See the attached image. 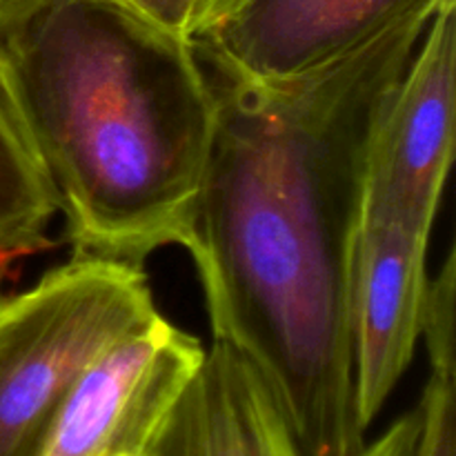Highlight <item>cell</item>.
Segmentation results:
<instances>
[{"mask_svg": "<svg viewBox=\"0 0 456 456\" xmlns=\"http://www.w3.org/2000/svg\"><path fill=\"white\" fill-rule=\"evenodd\" d=\"M52 194L0 107V261L49 248Z\"/></svg>", "mask_w": 456, "mask_h": 456, "instance_id": "9", "label": "cell"}, {"mask_svg": "<svg viewBox=\"0 0 456 456\" xmlns=\"http://www.w3.org/2000/svg\"><path fill=\"white\" fill-rule=\"evenodd\" d=\"M441 4L288 83H236L203 65L214 129L183 248L214 341L265 379L303 456H359L368 445L350 334L365 163L387 96Z\"/></svg>", "mask_w": 456, "mask_h": 456, "instance_id": "1", "label": "cell"}, {"mask_svg": "<svg viewBox=\"0 0 456 456\" xmlns=\"http://www.w3.org/2000/svg\"><path fill=\"white\" fill-rule=\"evenodd\" d=\"M454 125L456 0H445L374 127L361 221L430 236L454 159Z\"/></svg>", "mask_w": 456, "mask_h": 456, "instance_id": "4", "label": "cell"}, {"mask_svg": "<svg viewBox=\"0 0 456 456\" xmlns=\"http://www.w3.org/2000/svg\"><path fill=\"white\" fill-rule=\"evenodd\" d=\"M444 0H203L190 45L236 83L297 80L341 61L421 7Z\"/></svg>", "mask_w": 456, "mask_h": 456, "instance_id": "6", "label": "cell"}, {"mask_svg": "<svg viewBox=\"0 0 456 456\" xmlns=\"http://www.w3.org/2000/svg\"><path fill=\"white\" fill-rule=\"evenodd\" d=\"M205 347L163 314L94 361L34 456H156Z\"/></svg>", "mask_w": 456, "mask_h": 456, "instance_id": "5", "label": "cell"}, {"mask_svg": "<svg viewBox=\"0 0 456 456\" xmlns=\"http://www.w3.org/2000/svg\"><path fill=\"white\" fill-rule=\"evenodd\" d=\"M38 0H0V29Z\"/></svg>", "mask_w": 456, "mask_h": 456, "instance_id": "12", "label": "cell"}, {"mask_svg": "<svg viewBox=\"0 0 456 456\" xmlns=\"http://www.w3.org/2000/svg\"><path fill=\"white\" fill-rule=\"evenodd\" d=\"M430 379L417 410L414 456H456V365L454 332L426 330Z\"/></svg>", "mask_w": 456, "mask_h": 456, "instance_id": "10", "label": "cell"}, {"mask_svg": "<svg viewBox=\"0 0 456 456\" xmlns=\"http://www.w3.org/2000/svg\"><path fill=\"white\" fill-rule=\"evenodd\" d=\"M417 410L359 456H414ZM156 456H303L265 379L227 343L212 341L183 390Z\"/></svg>", "mask_w": 456, "mask_h": 456, "instance_id": "8", "label": "cell"}, {"mask_svg": "<svg viewBox=\"0 0 456 456\" xmlns=\"http://www.w3.org/2000/svg\"><path fill=\"white\" fill-rule=\"evenodd\" d=\"M430 236L361 221L352 261L350 334L354 410L368 435L412 363L423 330Z\"/></svg>", "mask_w": 456, "mask_h": 456, "instance_id": "7", "label": "cell"}, {"mask_svg": "<svg viewBox=\"0 0 456 456\" xmlns=\"http://www.w3.org/2000/svg\"><path fill=\"white\" fill-rule=\"evenodd\" d=\"M159 314L142 267L76 254L0 294V456H34L89 365Z\"/></svg>", "mask_w": 456, "mask_h": 456, "instance_id": "3", "label": "cell"}, {"mask_svg": "<svg viewBox=\"0 0 456 456\" xmlns=\"http://www.w3.org/2000/svg\"><path fill=\"white\" fill-rule=\"evenodd\" d=\"M118 3L150 25L185 40L190 38L196 16L203 7V0H118Z\"/></svg>", "mask_w": 456, "mask_h": 456, "instance_id": "11", "label": "cell"}, {"mask_svg": "<svg viewBox=\"0 0 456 456\" xmlns=\"http://www.w3.org/2000/svg\"><path fill=\"white\" fill-rule=\"evenodd\" d=\"M0 107L71 254L142 267L183 248L214 129L190 40L118 0H38L0 29Z\"/></svg>", "mask_w": 456, "mask_h": 456, "instance_id": "2", "label": "cell"}]
</instances>
